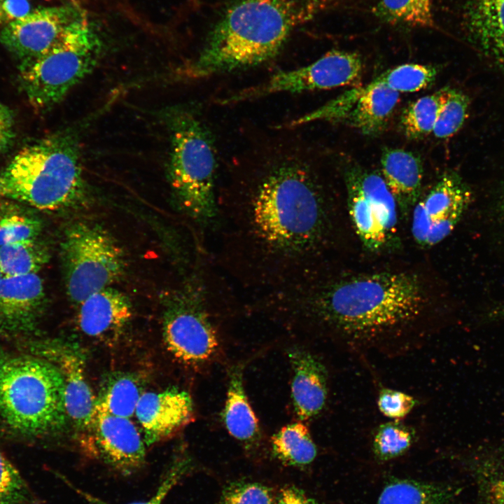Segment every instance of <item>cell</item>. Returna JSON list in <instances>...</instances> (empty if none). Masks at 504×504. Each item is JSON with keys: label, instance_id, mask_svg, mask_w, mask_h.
<instances>
[{"label": "cell", "instance_id": "obj_28", "mask_svg": "<svg viewBox=\"0 0 504 504\" xmlns=\"http://www.w3.org/2000/svg\"><path fill=\"white\" fill-rule=\"evenodd\" d=\"M449 90V87L442 88L418 99L405 108L400 117V125L407 139H419L433 132Z\"/></svg>", "mask_w": 504, "mask_h": 504}, {"label": "cell", "instance_id": "obj_12", "mask_svg": "<svg viewBox=\"0 0 504 504\" xmlns=\"http://www.w3.org/2000/svg\"><path fill=\"white\" fill-rule=\"evenodd\" d=\"M471 191L461 176L448 172L427 195L419 199L412 214L411 231L415 242L432 247L454 229L471 200Z\"/></svg>", "mask_w": 504, "mask_h": 504}, {"label": "cell", "instance_id": "obj_1", "mask_svg": "<svg viewBox=\"0 0 504 504\" xmlns=\"http://www.w3.org/2000/svg\"><path fill=\"white\" fill-rule=\"evenodd\" d=\"M218 187L214 259L259 295L332 263L338 214L326 182L297 148L272 149Z\"/></svg>", "mask_w": 504, "mask_h": 504}, {"label": "cell", "instance_id": "obj_34", "mask_svg": "<svg viewBox=\"0 0 504 504\" xmlns=\"http://www.w3.org/2000/svg\"><path fill=\"white\" fill-rule=\"evenodd\" d=\"M470 99L460 90L450 88L448 97L438 117L433 134L438 139H447L463 126L468 116Z\"/></svg>", "mask_w": 504, "mask_h": 504}, {"label": "cell", "instance_id": "obj_32", "mask_svg": "<svg viewBox=\"0 0 504 504\" xmlns=\"http://www.w3.org/2000/svg\"><path fill=\"white\" fill-rule=\"evenodd\" d=\"M438 69L432 65L405 64L387 70L375 79L398 92H412L432 85Z\"/></svg>", "mask_w": 504, "mask_h": 504}, {"label": "cell", "instance_id": "obj_15", "mask_svg": "<svg viewBox=\"0 0 504 504\" xmlns=\"http://www.w3.org/2000/svg\"><path fill=\"white\" fill-rule=\"evenodd\" d=\"M147 446L173 437L195 419L190 395L178 388L145 392L135 410Z\"/></svg>", "mask_w": 504, "mask_h": 504}, {"label": "cell", "instance_id": "obj_8", "mask_svg": "<svg viewBox=\"0 0 504 504\" xmlns=\"http://www.w3.org/2000/svg\"><path fill=\"white\" fill-rule=\"evenodd\" d=\"M64 281L69 298L79 305L123 274V251L99 225L78 221L64 231L61 243Z\"/></svg>", "mask_w": 504, "mask_h": 504}, {"label": "cell", "instance_id": "obj_31", "mask_svg": "<svg viewBox=\"0 0 504 504\" xmlns=\"http://www.w3.org/2000/svg\"><path fill=\"white\" fill-rule=\"evenodd\" d=\"M416 432L400 421L380 424L372 438V451L377 459L388 461L407 452L414 442Z\"/></svg>", "mask_w": 504, "mask_h": 504}, {"label": "cell", "instance_id": "obj_39", "mask_svg": "<svg viewBox=\"0 0 504 504\" xmlns=\"http://www.w3.org/2000/svg\"><path fill=\"white\" fill-rule=\"evenodd\" d=\"M30 11L29 0H0V27L26 15Z\"/></svg>", "mask_w": 504, "mask_h": 504}, {"label": "cell", "instance_id": "obj_4", "mask_svg": "<svg viewBox=\"0 0 504 504\" xmlns=\"http://www.w3.org/2000/svg\"><path fill=\"white\" fill-rule=\"evenodd\" d=\"M78 140L67 131L56 132L22 147L0 169V200L53 211L84 199Z\"/></svg>", "mask_w": 504, "mask_h": 504}, {"label": "cell", "instance_id": "obj_33", "mask_svg": "<svg viewBox=\"0 0 504 504\" xmlns=\"http://www.w3.org/2000/svg\"><path fill=\"white\" fill-rule=\"evenodd\" d=\"M0 504H42L1 450Z\"/></svg>", "mask_w": 504, "mask_h": 504}, {"label": "cell", "instance_id": "obj_25", "mask_svg": "<svg viewBox=\"0 0 504 504\" xmlns=\"http://www.w3.org/2000/svg\"><path fill=\"white\" fill-rule=\"evenodd\" d=\"M272 453L286 465L304 468L317 455L308 426L301 420L282 427L271 439Z\"/></svg>", "mask_w": 504, "mask_h": 504}, {"label": "cell", "instance_id": "obj_22", "mask_svg": "<svg viewBox=\"0 0 504 504\" xmlns=\"http://www.w3.org/2000/svg\"><path fill=\"white\" fill-rule=\"evenodd\" d=\"M223 416L230 435L247 447L259 440V423L245 392L241 365L229 370Z\"/></svg>", "mask_w": 504, "mask_h": 504}, {"label": "cell", "instance_id": "obj_14", "mask_svg": "<svg viewBox=\"0 0 504 504\" xmlns=\"http://www.w3.org/2000/svg\"><path fill=\"white\" fill-rule=\"evenodd\" d=\"M33 352L54 364L65 386V406L69 419L85 434L90 426L96 401L88 382L84 358L73 345L56 341L39 342Z\"/></svg>", "mask_w": 504, "mask_h": 504}, {"label": "cell", "instance_id": "obj_20", "mask_svg": "<svg viewBox=\"0 0 504 504\" xmlns=\"http://www.w3.org/2000/svg\"><path fill=\"white\" fill-rule=\"evenodd\" d=\"M399 101V92L374 79L360 93L343 120L365 135L374 136L386 126Z\"/></svg>", "mask_w": 504, "mask_h": 504}, {"label": "cell", "instance_id": "obj_10", "mask_svg": "<svg viewBox=\"0 0 504 504\" xmlns=\"http://www.w3.org/2000/svg\"><path fill=\"white\" fill-rule=\"evenodd\" d=\"M363 70L361 57L355 52L329 51L313 63L279 71L263 83L243 90L224 103H235L277 92H301L353 85Z\"/></svg>", "mask_w": 504, "mask_h": 504}, {"label": "cell", "instance_id": "obj_26", "mask_svg": "<svg viewBox=\"0 0 504 504\" xmlns=\"http://www.w3.org/2000/svg\"><path fill=\"white\" fill-rule=\"evenodd\" d=\"M142 388L133 375L115 373L103 382L94 405L118 416L130 418L135 413Z\"/></svg>", "mask_w": 504, "mask_h": 504}, {"label": "cell", "instance_id": "obj_17", "mask_svg": "<svg viewBox=\"0 0 504 504\" xmlns=\"http://www.w3.org/2000/svg\"><path fill=\"white\" fill-rule=\"evenodd\" d=\"M293 369L291 398L301 421L318 416L325 407L328 393V372L321 360L308 350L293 346L287 351Z\"/></svg>", "mask_w": 504, "mask_h": 504}, {"label": "cell", "instance_id": "obj_7", "mask_svg": "<svg viewBox=\"0 0 504 504\" xmlns=\"http://www.w3.org/2000/svg\"><path fill=\"white\" fill-rule=\"evenodd\" d=\"M102 43L84 13L35 59L19 64L20 86L38 112L60 103L95 68Z\"/></svg>", "mask_w": 504, "mask_h": 504}, {"label": "cell", "instance_id": "obj_2", "mask_svg": "<svg viewBox=\"0 0 504 504\" xmlns=\"http://www.w3.org/2000/svg\"><path fill=\"white\" fill-rule=\"evenodd\" d=\"M431 280L410 269L344 272L332 262L290 286L256 296L264 314L358 355L394 358L419 349L438 327Z\"/></svg>", "mask_w": 504, "mask_h": 504}, {"label": "cell", "instance_id": "obj_23", "mask_svg": "<svg viewBox=\"0 0 504 504\" xmlns=\"http://www.w3.org/2000/svg\"><path fill=\"white\" fill-rule=\"evenodd\" d=\"M461 488L447 483L393 478L384 486L376 504H452Z\"/></svg>", "mask_w": 504, "mask_h": 504}, {"label": "cell", "instance_id": "obj_29", "mask_svg": "<svg viewBox=\"0 0 504 504\" xmlns=\"http://www.w3.org/2000/svg\"><path fill=\"white\" fill-rule=\"evenodd\" d=\"M43 223L29 206L0 200V246L24 239L38 238Z\"/></svg>", "mask_w": 504, "mask_h": 504}, {"label": "cell", "instance_id": "obj_24", "mask_svg": "<svg viewBox=\"0 0 504 504\" xmlns=\"http://www.w3.org/2000/svg\"><path fill=\"white\" fill-rule=\"evenodd\" d=\"M466 464L475 482L478 504H504V449H482Z\"/></svg>", "mask_w": 504, "mask_h": 504}, {"label": "cell", "instance_id": "obj_36", "mask_svg": "<svg viewBox=\"0 0 504 504\" xmlns=\"http://www.w3.org/2000/svg\"><path fill=\"white\" fill-rule=\"evenodd\" d=\"M272 489L263 484L237 480L226 484L217 504H274Z\"/></svg>", "mask_w": 504, "mask_h": 504}, {"label": "cell", "instance_id": "obj_38", "mask_svg": "<svg viewBox=\"0 0 504 504\" xmlns=\"http://www.w3.org/2000/svg\"><path fill=\"white\" fill-rule=\"evenodd\" d=\"M15 137L13 113L8 106L0 102V155L10 148Z\"/></svg>", "mask_w": 504, "mask_h": 504}, {"label": "cell", "instance_id": "obj_5", "mask_svg": "<svg viewBox=\"0 0 504 504\" xmlns=\"http://www.w3.org/2000/svg\"><path fill=\"white\" fill-rule=\"evenodd\" d=\"M170 136L168 177L174 200L200 234L217 219L216 162L211 135L196 114L174 106L162 113Z\"/></svg>", "mask_w": 504, "mask_h": 504}, {"label": "cell", "instance_id": "obj_18", "mask_svg": "<svg viewBox=\"0 0 504 504\" xmlns=\"http://www.w3.org/2000/svg\"><path fill=\"white\" fill-rule=\"evenodd\" d=\"M78 306L80 329L88 337L102 342L118 339L132 315L128 298L111 287L92 293Z\"/></svg>", "mask_w": 504, "mask_h": 504}, {"label": "cell", "instance_id": "obj_19", "mask_svg": "<svg viewBox=\"0 0 504 504\" xmlns=\"http://www.w3.org/2000/svg\"><path fill=\"white\" fill-rule=\"evenodd\" d=\"M382 175L396 198L400 216L407 218L420 198L423 162L416 154L385 148L381 155Z\"/></svg>", "mask_w": 504, "mask_h": 504}, {"label": "cell", "instance_id": "obj_41", "mask_svg": "<svg viewBox=\"0 0 504 504\" xmlns=\"http://www.w3.org/2000/svg\"><path fill=\"white\" fill-rule=\"evenodd\" d=\"M2 277H3V275H2L1 272H0V280Z\"/></svg>", "mask_w": 504, "mask_h": 504}, {"label": "cell", "instance_id": "obj_35", "mask_svg": "<svg viewBox=\"0 0 504 504\" xmlns=\"http://www.w3.org/2000/svg\"><path fill=\"white\" fill-rule=\"evenodd\" d=\"M190 470V461L186 458H176L168 468L162 477L155 493L148 499L128 504H162L171 490ZM73 490L90 504H109L107 502L80 489L74 484H69Z\"/></svg>", "mask_w": 504, "mask_h": 504}, {"label": "cell", "instance_id": "obj_13", "mask_svg": "<svg viewBox=\"0 0 504 504\" xmlns=\"http://www.w3.org/2000/svg\"><path fill=\"white\" fill-rule=\"evenodd\" d=\"M83 14L68 5L38 8L2 27L0 42L19 64L29 62L47 51Z\"/></svg>", "mask_w": 504, "mask_h": 504}, {"label": "cell", "instance_id": "obj_37", "mask_svg": "<svg viewBox=\"0 0 504 504\" xmlns=\"http://www.w3.org/2000/svg\"><path fill=\"white\" fill-rule=\"evenodd\" d=\"M416 403V400L412 396L386 387L379 389L377 398L380 413L393 421H400L405 418Z\"/></svg>", "mask_w": 504, "mask_h": 504}, {"label": "cell", "instance_id": "obj_21", "mask_svg": "<svg viewBox=\"0 0 504 504\" xmlns=\"http://www.w3.org/2000/svg\"><path fill=\"white\" fill-rule=\"evenodd\" d=\"M467 22L480 50L504 66V0H469Z\"/></svg>", "mask_w": 504, "mask_h": 504}, {"label": "cell", "instance_id": "obj_3", "mask_svg": "<svg viewBox=\"0 0 504 504\" xmlns=\"http://www.w3.org/2000/svg\"><path fill=\"white\" fill-rule=\"evenodd\" d=\"M313 10L302 0H239L227 9L196 60L180 73L200 79L266 62Z\"/></svg>", "mask_w": 504, "mask_h": 504}, {"label": "cell", "instance_id": "obj_30", "mask_svg": "<svg viewBox=\"0 0 504 504\" xmlns=\"http://www.w3.org/2000/svg\"><path fill=\"white\" fill-rule=\"evenodd\" d=\"M373 12L391 24L421 27L434 24L430 0H379Z\"/></svg>", "mask_w": 504, "mask_h": 504}, {"label": "cell", "instance_id": "obj_40", "mask_svg": "<svg viewBox=\"0 0 504 504\" xmlns=\"http://www.w3.org/2000/svg\"><path fill=\"white\" fill-rule=\"evenodd\" d=\"M274 504H319L314 498L308 496L302 489L295 486L282 488Z\"/></svg>", "mask_w": 504, "mask_h": 504}, {"label": "cell", "instance_id": "obj_27", "mask_svg": "<svg viewBox=\"0 0 504 504\" xmlns=\"http://www.w3.org/2000/svg\"><path fill=\"white\" fill-rule=\"evenodd\" d=\"M49 259L48 248L38 238L0 246V272L3 276L37 274Z\"/></svg>", "mask_w": 504, "mask_h": 504}, {"label": "cell", "instance_id": "obj_16", "mask_svg": "<svg viewBox=\"0 0 504 504\" xmlns=\"http://www.w3.org/2000/svg\"><path fill=\"white\" fill-rule=\"evenodd\" d=\"M45 307L44 287L37 274L1 279V332L12 336L34 332Z\"/></svg>", "mask_w": 504, "mask_h": 504}, {"label": "cell", "instance_id": "obj_6", "mask_svg": "<svg viewBox=\"0 0 504 504\" xmlns=\"http://www.w3.org/2000/svg\"><path fill=\"white\" fill-rule=\"evenodd\" d=\"M0 419L24 436L61 431L69 419L58 368L35 354L0 355Z\"/></svg>", "mask_w": 504, "mask_h": 504}, {"label": "cell", "instance_id": "obj_9", "mask_svg": "<svg viewBox=\"0 0 504 504\" xmlns=\"http://www.w3.org/2000/svg\"><path fill=\"white\" fill-rule=\"evenodd\" d=\"M344 181L349 216L364 248L377 253L398 246V206L382 174L351 166Z\"/></svg>", "mask_w": 504, "mask_h": 504}, {"label": "cell", "instance_id": "obj_11", "mask_svg": "<svg viewBox=\"0 0 504 504\" xmlns=\"http://www.w3.org/2000/svg\"><path fill=\"white\" fill-rule=\"evenodd\" d=\"M80 442L84 454L123 475L134 474L145 465L146 444L135 425L95 405Z\"/></svg>", "mask_w": 504, "mask_h": 504}]
</instances>
